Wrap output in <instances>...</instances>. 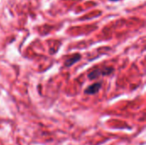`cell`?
<instances>
[{"mask_svg":"<svg viewBox=\"0 0 146 145\" xmlns=\"http://www.w3.org/2000/svg\"><path fill=\"white\" fill-rule=\"evenodd\" d=\"M114 72V68L112 67H106L104 68H102V69H94V70H92L87 77L89 79L91 80H93V79H96L98 78H99L100 76H107V75H110L112 73Z\"/></svg>","mask_w":146,"mask_h":145,"instance_id":"6da1fadb","label":"cell"},{"mask_svg":"<svg viewBox=\"0 0 146 145\" xmlns=\"http://www.w3.org/2000/svg\"><path fill=\"white\" fill-rule=\"evenodd\" d=\"M101 88H102V83L101 82H96V83L89 85L85 90V94H86V95H95L99 91V90Z\"/></svg>","mask_w":146,"mask_h":145,"instance_id":"7a4b0ae2","label":"cell"},{"mask_svg":"<svg viewBox=\"0 0 146 145\" xmlns=\"http://www.w3.org/2000/svg\"><path fill=\"white\" fill-rule=\"evenodd\" d=\"M80 59H81V56L80 54H75V55L72 56L71 57L68 58L64 62V67L65 68H69V67L73 66L74 64H75L76 62H78Z\"/></svg>","mask_w":146,"mask_h":145,"instance_id":"3957f363","label":"cell"},{"mask_svg":"<svg viewBox=\"0 0 146 145\" xmlns=\"http://www.w3.org/2000/svg\"><path fill=\"white\" fill-rule=\"evenodd\" d=\"M110 1H118V0H110Z\"/></svg>","mask_w":146,"mask_h":145,"instance_id":"277c9868","label":"cell"}]
</instances>
